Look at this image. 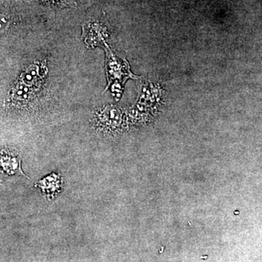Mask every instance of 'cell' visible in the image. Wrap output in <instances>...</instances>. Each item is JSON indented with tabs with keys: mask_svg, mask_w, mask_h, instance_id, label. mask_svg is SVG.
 <instances>
[{
	"mask_svg": "<svg viewBox=\"0 0 262 262\" xmlns=\"http://www.w3.org/2000/svg\"><path fill=\"white\" fill-rule=\"evenodd\" d=\"M35 90L36 88L19 80L10 93V100L12 104L18 106L27 104L29 101H32V98L35 94Z\"/></svg>",
	"mask_w": 262,
	"mask_h": 262,
	"instance_id": "cell-2",
	"label": "cell"
},
{
	"mask_svg": "<svg viewBox=\"0 0 262 262\" xmlns=\"http://www.w3.org/2000/svg\"><path fill=\"white\" fill-rule=\"evenodd\" d=\"M36 187L39 188L48 198H54L62 187V180L60 174L52 173L36 183Z\"/></svg>",
	"mask_w": 262,
	"mask_h": 262,
	"instance_id": "cell-3",
	"label": "cell"
},
{
	"mask_svg": "<svg viewBox=\"0 0 262 262\" xmlns=\"http://www.w3.org/2000/svg\"><path fill=\"white\" fill-rule=\"evenodd\" d=\"M0 173L9 177L15 175L26 177L21 169L20 155L9 150L0 153Z\"/></svg>",
	"mask_w": 262,
	"mask_h": 262,
	"instance_id": "cell-1",
	"label": "cell"
}]
</instances>
